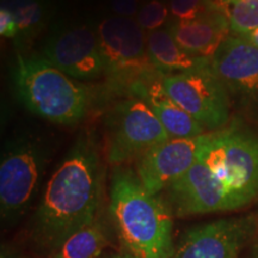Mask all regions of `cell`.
<instances>
[{
	"mask_svg": "<svg viewBox=\"0 0 258 258\" xmlns=\"http://www.w3.org/2000/svg\"><path fill=\"white\" fill-rule=\"evenodd\" d=\"M103 166L93 132L84 129L44 186L35 214V238L53 251L97 219Z\"/></svg>",
	"mask_w": 258,
	"mask_h": 258,
	"instance_id": "cell-1",
	"label": "cell"
},
{
	"mask_svg": "<svg viewBox=\"0 0 258 258\" xmlns=\"http://www.w3.org/2000/svg\"><path fill=\"white\" fill-rule=\"evenodd\" d=\"M109 212L125 252L137 258H172L173 213L144 188L137 173L117 166L111 176Z\"/></svg>",
	"mask_w": 258,
	"mask_h": 258,
	"instance_id": "cell-2",
	"label": "cell"
},
{
	"mask_svg": "<svg viewBox=\"0 0 258 258\" xmlns=\"http://www.w3.org/2000/svg\"><path fill=\"white\" fill-rule=\"evenodd\" d=\"M12 78L22 104L51 123L71 127L88 114L90 89L56 69L46 57L17 54Z\"/></svg>",
	"mask_w": 258,
	"mask_h": 258,
	"instance_id": "cell-3",
	"label": "cell"
},
{
	"mask_svg": "<svg viewBox=\"0 0 258 258\" xmlns=\"http://www.w3.org/2000/svg\"><path fill=\"white\" fill-rule=\"evenodd\" d=\"M198 159L224 186L231 211L258 198V135L238 124L201 135Z\"/></svg>",
	"mask_w": 258,
	"mask_h": 258,
	"instance_id": "cell-4",
	"label": "cell"
},
{
	"mask_svg": "<svg viewBox=\"0 0 258 258\" xmlns=\"http://www.w3.org/2000/svg\"><path fill=\"white\" fill-rule=\"evenodd\" d=\"M48 161L46 147L28 134L6 141L0 159V215L14 225L27 213L40 189Z\"/></svg>",
	"mask_w": 258,
	"mask_h": 258,
	"instance_id": "cell-5",
	"label": "cell"
},
{
	"mask_svg": "<svg viewBox=\"0 0 258 258\" xmlns=\"http://www.w3.org/2000/svg\"><path fill=\"white\" fill-rule=\"evenodd\" d=\"M105 76L117 88L158 76L147 50L146 35L137 19L110 16L96 27ZM160 76V74H159Z\"/></svg>",
	"mask_w": 258,
	"mask_h": 258,
	"instance_id": "cell-6",
	"label": "cell"
},
{
	"mask_svg": "<svg viewBox=\"0 0 258 258\" xmlns=\"http://www.w3.org/2000/svg\"><path fill=\"white\" fill-rule=\"evenodd\" d=\"M170 138L147 103L131 95L116 103L105 118L106 160L121 166Z\"/></svg>",
	"mask_w": 258,
	"mask_h": 258,
	"instance_id": "cell-7",
	"label": "cell"
},
{
	"mask_svg": "<svg viewBox=\"0 0 258 258\" xmlns=\"http://www.w3.org/2000/svg\"><path fill=\"white\" fill-rule=\"evenodd\" d=\"M161 84L173 101L205 129L214 132L227 124L231 98L211 60L186 72L164 76Z\"/></svg>",
	"mask_w": 258,
	"mask_h": 258,
	"instance_id": "cell-8",
	"label": "cell"
},
{
	"mask_svg": "<svg viewBox=\"0 0 258 258\" xmlns=\"http://www.w3.org/2000/svg\"><path fill=\"white\" fill-rule=\"evenodd\" d=\"M43 57L77 80H95L105 76L96 28L88 24L59 25L48 35Z\"/></svg>",
	"mask_w": 258,
	"mask_h": 258,
	"instance_id": "cell-9",
	"label": "cell"
},
{
	"mask_svg": "<svg viewBox=\"0 0 258 258\" xmlns=\"http://www.w3.org/2000/svg\"><path fill=\"white\" fill-rule=\"evenodd\" d=\"M211 64L224 83L232 104L258 118V48L231 35L212 57Z\"/></svg>",
	"mask_w": 258,
	"mask_h": 258,
	"instance_id": "cell-10",
	"label": "cell"
},
{
	"mask_svg": "<svg viewBox=\"0 0 258 258\" xmlns=\"http://www.w3.org/2000/svg\"><path fill=\"white\" fill-rule=\"evenodd\" d=\"M256 231V219H221L190 228L175 246L172 258H237Z\"/></svg>",
	"mask_w": 258,
	"mask_h": 258,
	"instance_id": "cell-11",
	"label": "cell"
},
{
	"mask_svg": "<svg viewBox=\"0 0 258 258\" xmlns=\"http://www.w3.org/2000/svg\"><path fill=\"white\" fill-rule=\"evenodd\" d=\"M200 143L201 135L170 138L141 154L135 173L144 188L153 195L169 188L196 163Z\"/></svg>",
	"mask_w": 258,
	"mask_h": 258,
	"instance_id": "cell-12",
	"label": "cell"
},
{
	"mask_svg": "<svg viewBox=\"0 0 258 258\" xmlns=\"http://www.w3.org/2000/svg\"><path fill=\"white\" fill-rule=\"evenodd\" d=\"M166 190L167 203L173 217L231 211L225 188L199 159Z\"/></svg>",
	"mask_w": 258,
	"mask_h": 258,
	"instance_id": "cell-13",
	"label": "cell"
},
{
	"mask_svg": "<svg viewBox=\"0 0 258 258\" xmlns=\"http://www.w3.org/2000/svg\"><path fill=\"white\" fill-rule=\"evenodd\" d=\"M169 30L177 44L195 57L211 60L231 36L230 22L217 5L192 21H176Z\"/></svg>",
	"mask_w": 258,
	"mask_h": 258,
	"instance_id": "cell-14",
	"label": "cell"
},
{
	"mask_svg": "<svg viewBox=\"0 0 258 258\" xmlns=\"http://www.w3.org/2000/svg\"><path fill=\"white\" fill-rule=\"evenodd\" d=\"M163 76H153L134 83L128 91L145 101L171 138H194L205 134L206 129L183 110L161 84Z\"/></svg>",
	"mask_w": 258,
	"mask_h": 258,
	"instance_id": "cell-15",
	"label": "cell"
},
{
	"mask_svg": "<svg viewBox=\"0 0 258 258\" xmlns=\"http://www.w3.org/2000/svg\"><path fill=\"white\" fill-rule=\"evenodd\" d=\"M146 41L150 59L154 69L163 77L186 72L208 60L195 57L183 50L172 37L169 28L148 32Z\"/></svg>",
	"mask_w": 258,
	"mask_h": 258,
	"instance_id": "cell-16",
	"label": "cell"
},
{
	"mask_svg": "<svg viewBox=\"0 0 258 258\" xmlns=\"http://www.w3.org/2000/svg\"><path fill=\"white\" fill-rule=\"evenodd\" d=\"M108 245L105 227L96 219L67 237L53 250L51 258H101Z\"/></svg>",
	"mask_w": 258,
	"mask_h": 258,
	"instance_id": "cell-17",
	"label": "cell"
},
{
	"mask_svg": "<svg viewBox=\"0 0 258 258\" xmlns=\"http://www.w3.org/2000/svg\"><path fill=\"white\" fill-rule=\"evenodd\" d=\"M14 16L18 27L16 47L25 46L40 34L47 21V4L44 0H2V6Z\"/></svg>",
	"mask_w": 258,
	"mask_h": 258,
	"instance_id": "cell-18",
	"label": "cell"
},
{
	"mask_svg": "<svg viewBox=\"0 0 258 258\" xmlns=\"http://www.w3.org/2000/svg\"><path fill=\"white\" fill-rule=\"evenodd\" d=\"M224 12L235 36L258 29V0H212Z\"/></svg>",
	"mask_w": 258,
	"mask_h": 258,
	"instance_id": "cell-19",
	"label": "cell"
},
{
	"mask_svg": "<svg viewBox=\"0 0 258 258\" xmlns=\"http://www.w3.org/2000/svg\"><path fill=\"white\" fill-rule=\"evenodd\" d=\"M169 18V8L163 0H148L141 6L137 15V22L144 31L153 32L165 24Z\"/></svg>",
	"mask_w": 258,
	"mask_h": 258,
	"instance_id": "cell-20",
	"label": "cell"
},
{
	"mask_svg": "<svg viewBox=\"0 0 258 258\" xmlns=\"http://www.w3.org/2000/svg\"><path fill=\"white\" fill-rule=\"evenodd\" d=\"M214 6L212 0H170V11L176 21H192Z\"/></svg>",
	"mask_w": 258,
	"mask_h": 258,
	"instance_id": "cell-21",
	"label": "cell"
},
{
	"mask_svg": "<svg viewBox=\"0 0 258 258\" xmlns=\"http://www.w3.org/2000/svg\"><path fill=\"white\" fill-rule=\"evenodd\" d=\"M0 34L4 38L14 41V43L17 41L19 35L14 16L4 8H0Z\"/></svg>",
	"mask_w": 258,
	"mask_h": 258,
	"instance_id": "cell-22",
	"label": "cell"
},
{
	"mask_svg": "<svg viewBox=\"0 0 258 258\" xmlns=\"http://www.w3.org/2000/svg\"><path fill=\"white\" fill-rule=\"evenodd\" d=\"M144 0H110V9L117 16L133 18L143 6Z\"/></svg>",
	"mask_w": 258,
	"mask_h": 258,
	"instance_id": "cell-23",
	"label": "cell"
},
{
	"mask_svg": "<svg viewBox=\"0 0 258 258\" xmlns=\"http://www.w3.org/2000/svg\"><path fill=\"white\" fill-rule=\"evenodd\" d=\"M240 37H243L244 40L249 41L251 44H253L254 47L258 48V29L249 32V34L244 35V36H240Z\"/></svg>",
	"mask_w": 258,
	"mask_h": 258,
	"instance_id": "cell-24",
	"label": "cell"
},
{
	"mask_svg": "<svg viewBox=\"0 0 258 258\" xmlns=\"http://www.w3.org/2000/svg\"><path fill=\"white\" fill-rule=\"evenodd\" d=\"M104 258H137V257H134L133 254H131V253L125 252V251L122 250L121 252L110 253V254H108V256H105Z\"/></svg>",
	"mask_w": 258,
	"mask_h": 258,
	"instance_id": "cell-25",
	"label": "cell"
},
{
	"mask_svg": "<svg viewBox=\"0 0 258 258\" xmlns=\"http://www.w3.org/2000/svg\"><path fill=\"white\" fill-rule=\"evenodd\" d=\"M2 258H25V257H19V256H15V254H2Z\"/></svg>",
	"mask_w": 258,
	"mask_h": 258,
	"instance_id": "cell-26",
	"label": "cell"
},
{
	"mask_svg": "<svg viewBox=\"0 0 258 258\" xmlns=\"http://www.w3.org/2000/svg\"><path fill=\"white\" fill-rule=\"evenodd\" d=\"M253 258H258V245L256 246V249H254V252H253Z\"/></svg>",
	"mask_w": 258,
	"mask_h": 258,
	"instance_id": "cell-27",
	"label": "cell"
}]
</instances>
